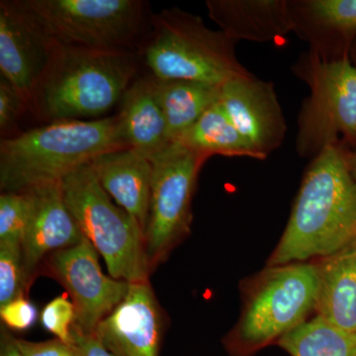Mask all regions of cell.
<instances>
[{
	"label": "cell",
	"instance_id": "6da1fadb",
	"mask_svg": "<svg viewBox=\"0 0 356 356\" xmlns=\"http://www.w3.org/2000/svg\"><path fill=\"white\" fill-rule=\"evenodd\" d=\"M353 248L356 179L343 147H325L309 166L286 229L267 266L331 257Z\"/></svg>",
	"mask_w": 356,
	"mask_h": 356
},
{
	"label": "cell",
	"instance_id": "7a4b0ae2",
	"mask_svg": "<svg viewBox=\"0 0 356 356\" xmlns=\"http://www.w3.org/2000/svg\"><path fill=\"white\" fill-rule=\"evenodd\" d=\"M129 147L118 116L55 121L0 143V187L24 192L62 182L107 152Z\"/></svg>",
	"mask_w": 356,
	"mask_h": 356
},
{
	"label": "cell",
	"instance_id": "3957f363",
	"mask_svg": "<svg viewBox=\"0 0 356 356\" xmlns=\"http://www.w3.org/2000/svg\"><path fill=\"white\" fill-rule=\"evenodd\" d=\"M136 72L130 51L60 46L37 88L32 109L51 122L102 116L121 102Z\"/></svg>",
	"mask_w": 356,
	"mask_h": 356
},
{
	"label": "cell",
	"instance_id": "277c9868",
	"mask_svg": "<svg viewBox=\"0 0 356 356\" xmlns=\"http://www.w3.org/2000/svg\"><path fill=\"white\" fill-rule=\"evenodd\" d=\"M153 33L143 57L159 81L181 79L222 86L250 74L236 56L235 40L214 31L198 16L178 8L165 9L152 18Z\"/></svg>",
	"mask_w": 356,
	"mask_h": 356
},
{
	"label": "cell",
	"instance_id": "5b68a950",
	"mask_svg": "<svg viewBox=\"0 0 356 356\" xmlns=\"http://www.w3.org/2000/svg\"><path fill=\"white\" fill-rule=\"evenodd\" d=\"M320 267H268L250 290L242 315L224 346L232 356H252L305 322L317 305Z\"/></svg>",
	"mask_w": 356,
	"mask_h": 356
},
{
	"label": "cell",
	"instance_id": "8992f818",
	"mask_svg": "<svg viewBox=\"0 0 356 356\" xmlns=\"http://www.w3.org/2000/svg\"><path fill=\"white\" fill-rule=\"evenodd\" d=\"M64 198L84 236L102 254L112 278L128 283L149 282L151 274L139 222L98 182L90 165L62 181Z\"/></svg>",
	"mask_w": 356,
	"mask_h": 356
},
{
	"label": "cell",
	"instance_id": "52a82bcc",
	"mask_svg": "<svg viewBox=\"0 0 356 356\" xmlns=\"http://www.w3.org/2000/svg\"><path fill=\"white\" fill-rule=\"evenodd\" d=\"M207 159L173 142L151 159L153 180L144 234L151 273L191 232L192 197Z\"/></svg>",
	"mask_w": 356,
	"mask_h": 356
},
{
	"label": "cell",
	"instance_id": "ba28073f",
	"mask_svg": "<svg viewBox=\"0 0 356 356\" xmlns=\"http://www.w3.org/2000/svg\"><path fill=\"white\" fill-rule=\"evenodd\" d=\"M60 46L128 50L139 35V0H23Z\"/></svg>",
	"mask_w": 356,
	"mask_h": 356
},
{
	"label": "cell",
	"instance_id": "9c48e42d",
	"mask_svg": "<svg viewBox=\"0 0 356 356\" xmlns=\"http://www.w3.org/2000/svg\"><path fill=\"white\" fill-rule=\"evenodd\" d=\"M305 79L311 88L299 116L297 151L318 156L339 146V138L356 144V67L348 58H308Z\"/></svg>",
	"mask_w": 356,
	"mask_h": 356
},
{
	"label": "cell",
	"instance_id": "30bf717a",
	"mask_svg": "<svg viewBox=\"0 0 356 356\" xmlns=\"http://www.w3.org/2000/svg\"><path fill=\"white\" fill-rule=\"evenodd\" d=\"M98 252L84 238L72 247L47 257L49 271L65 287L76 311L72 327L84 334H95L98 325L125 299L130 283L102 273Z\"/></svg>",
	"mask_w": 356,
	"mask_h": 356
},
{
	"label": "cell",
	"instance_id": "8fae6325",
	"mask_svg": "<svg viewBox=\"0 0 356 356\" xmlns=\"http://www.w3.org/2000/svg\"><path fill=\"white\" fill-rule=\"evenodd\" d=\"M60 44L23 0L0 1V72L22 93L30 108Z\"/></svg>",
	"mask_w": 356,
	"mask_h": 356
},
{
	"label": "cell",
	"instance_id": "7c38bea8",
	"mask_svg": "<svg viewBox=\"0 0 356 356\" xmlns=\"http://www.w3.org/2000/svg\"><path fill=\"white\" fill-rule=\"evenodd\" d=\"M219 102L255 159L282 144L286 124L273 83L250 74L235 77L221 86Z\"/></svg>",
	"mask_w": 356,
	"mask_h": 356
},
{
	"label": "cell",
	"instance_id": "4fadbf2b",
	"mask_svg": "<svg viewBox=\"0 0 356 356\" xmlns=\"http://www.w3.org/2000/svg\"><path fill=\"white\" fill-rule=\"evenodd\" d=\"M161 307L149 282L130 283L125 299L95 332L114 356H159L163 337Z\"/></svg>",
	"mask_w": 356,
	"mask_h": 356
},
{
	"label": "cell",
	"instance_id": "5bb4252c",
	"mask_svg": "<svg viewBox=\"0 0 356 356\" xmlns=\"http://www.w3.org/2000/svg\"><path fill=\"white\" fill-rule=\"evenodd\" d=\"M27 192L31 198V215L22 250L30 285L44 259L77 245L86 236L65 204L62 182L41 185Z\"/></svg>",
	"mask_w": 356,
	"mask_h": 356
},
{
	"label": "cell",
	"instance_id": "9a60e30c",
	"mask_svg": "<svg viewBox=\"0 0 356 356\" xmlns=\"http://www.w3.org/2000/svg\"><path fill=\"white\" fill-rule=\"evenodd\" d=\"M90 166L102 188L139 222L145 234L153 180L151 159L132 147H124L102 154Z\"/></svg>",
	"mask_w": 356,
	"mask_h": 356
},
{
	"label": "cell",
	"instance_id": "2e32d148",
	"mask_svg": "<svg viewBox=\"0 0 356 356\" xmlns=\"http://www.w3.org/2000/svg\"><path fill=\"white\" fill-rule=\"evenodd\" d=\"M209 16L229 38L266 42L296 30L291 4L280 0H210Z\"/></svg>",
	"mask_w": 356,
	"mask_h": 356
},
{
	"label": "cell",
	"instance_id": "e0dca14e",
	"mask_svg": "<svg viewBox=\"0 0 356 356\" xmlns=\"http://www.w3.org/2000/svg\"><path fill=\"white\" fill-rule=\"evenodd\" d=\"M117 116L128 147L147 159L154 158L172 144L168 140L165 114L159 104L153 76L142 77L129 86Z\"/></svg>",
	"mask_w": 356,
	"mask_h": 356
},
{
	"label": "cell",
	"instance_id": "ac0fdd59",
	"mask_svg": "<svg viewBox=\"0 0 356 356\" xmlns=\"http://www.w3.org/2000/svg\"><path fill=\"white\" fill-rule=\"evenodd\" d=\"M318 267L317 316L343 331L356 334V248L327 257Z\"/></svg>",
	"mask_w": 356,
	"mask_h": 356
},
{
	"label": "cell",
	"instance_id": "d6986e66",
	"mask_svg": "<svg viewBox=\"0 0 356 356\" xmlns=\"http://www.w3.org/2000/svg\"><path fill=\"white\" fill-rule=\"evenodd\" d=\"M156 89L159 104L165 114L168 140L173 143L191 128L206 110L219 102L221 86L181 79L159 81L156 79Z\"/></svg>",
	"mask_w": 356,
	"mask_h": 356
},
{
	"label": "cell",
	"instance_id": "ffe728a7",
	"mask_svg": "<svg viewBox=\"0 0 356 356\" xmlns=\"http://www.w3.org/2000/svg\"><path fill=\"white\" fill-rule=\"evenodd\" d=\"M175 142L208 158L213 154H222L255 159L219 102L206 110Z\"/></svg>",
	"mask_w": 356,
	"mask_h": 356
},
{
	"label": "cell",
	"instance_id": "44dd1931",
	"mask_svg": "<svg viewBox=\"0 0 356 356\" xmlns=\"http://www.w3.org/2000/svg\"><path fill=\"white\" fill-rule=\"evenodd\" d=\"M291 356H356V334L316 316L276 343Z\"/></svg>",
	"mask_w": 356,
	"mask_h": 356
},
{
	"label": "cell",
	"instance_id": "7402d4cb",
	"mask_svg": "<svg viewBox=\"0 0 356 356\" xmlns=\"http://www.w3.org/2000/svg\"><path fill=\"white\" fill-rule=\"evenodd\" d=\"M298 4L301 15L293 19H306L308 27L318 33L343 37L356 34V0H309Z\"/></svg>",
	"mask_w": 356,
	"mask_h": 356
},
{
	"label": "cell",
	"instance_id": "603a6c76",
	"mask_svg": "<svg viewBox=\"0 0 356 356\" xmlns=\"http://www.w3.org/2000/svg\"><path fill=\"white\" fill-rule=\"evenodd\" d=\"M28 288L22 245L0 242V307L25 297Z\"/></svg>",
	"mask_w": 356,
	"mask_h": 356
},
{
	"label": "cell",
	"instance_id": "cb8c5ba5",
	"mask_svg": "<svg viewBox=\"0 0 356 356\" xmlns=\"http://www.w3.org/2000/svg\"><path fill=\"white\" fill-rule=\"evenodd\" d=\"M31 215V198L27 191L2 192L0 195V242L22 245Z\"/></svg>",
	"mask_w": 356,
	"mask_h": 356
},
{
	"label": "cell",
	"instance_id": "d4e9b609",
	"mask_svg": "<svg viewBox=\"0 0 356 356\" xmlns=\"http://www.w3.org/2000/svg\"><path fill=\"white\" fill-rule=\"evenodd\" d=\"M76 320V311L72 301L58 296L49 302L41 313V324L55 339L70 344L72 329Z\"/></svg>",
	"mask_w": 356,
	"mask_h": 356
},
{
	"label": "cell",
	"instance_id": "484cf974",
	"mask_svg": "<svg viewBox=\"0 0 356 356\" xmlns=\"http://www.w3.org/2000/svg\"><path fill=\"white\" fill-rule=\"evenodd\" d=\"M29 103L13 84L1 77L0 79V129L10 127L21 116Z\"/></svg>",
	"mask_w": 356,
	"mask_h": 356
},
{
	"label": "cell",
	"instance_id": "4316f807",
	"mask_svg": "<svg viewBox=\"0 0 356 356\" xmlns=\"http://www.w3.org/2000/svg\"><path fill=\"white\" fill-rule=\"evenodd\" d=\"M38 312L25 297L13 300L6 305L0 307V318L8 329L26 331L36 322Z\"/></svg>",
	"mask_w": 356,
	"mask_h": 356
},
{
	"label": "cell",
	"instance_id": "83f0119b",
	"mask_svg": "<svg viewBox=\"0 0 356 356\" xmlns=\"http://www.w3.org/2000/svg\"><path fill=\"white\" fill-rule=\"evenodd\" d=\"M14 341L23 356H74L72 346L58 339L34 343L14 337Z\"/></svg>",
	"mask_w": 356,
	"mask_h": 356
},
{
	"label": "cell",
	"instance_id": "f1b7e54d",
	"mask_svg": "<svg viewBox=\"0 0 356 356\" xmlns=\"http://www.w3.org/2000/svg\"><path fill=\"white\" fill-rule=\"evenodd\" d=\"M74 356H114L95 334H84L72 327L70 341Z\"/></svg>",
	"mask_w": 356,
	"mask_h": 356
},
{
	"label": "cell",
	"instance_id": "f546056e",
	"mask_svg": "<svg viewBox=\"0 0 356 356\" xmlns=\"http://www.w3.org/2000/svg\"><path fill=\"white\" fill-rule=\"evenodd\" d=\"M0 356H23L16 346L13 334L2 330L0 337Z\"/></svg>",
	"mask_w": 356,
	"mask_h": 356
},
{
	"label": "cell",
	"instance_id": "4dcf8cb0",
	"mask_svg": "<svg viewBox=\"0 0 356 356\" xmlns=\"http://www.w3.org/2000/svg\"><path fill=\"white\" fill-rule=\"evenodd\" d=\"M346 158H348V166H350L351 175H353V177L356 179V151L355 153H346Z\"/></svg>",
	"mask_w": 356,
	"mask_h": 356
}]
</instances>
